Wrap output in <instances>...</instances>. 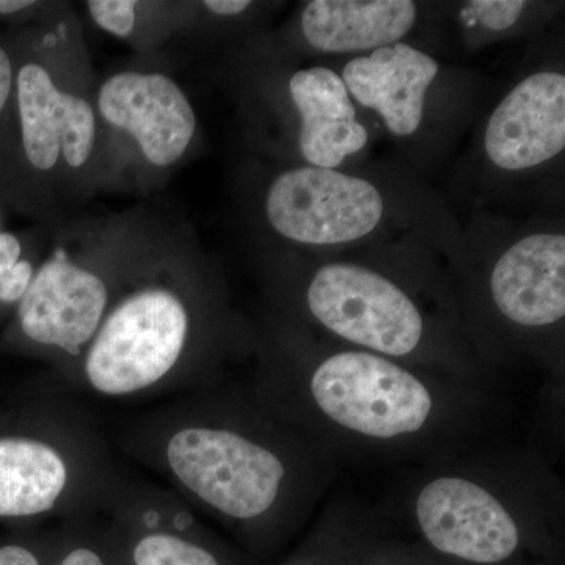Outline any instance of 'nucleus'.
<instances>
[{
	"label": "nucleus",
	"mask_w": 565,
	"mask_h": 565,
	"mask_svg": "<svg viewBox=\"0 0 565 565\" xmlns=\"http://www.w3.org/2000/svg\"><path fill=\"white\" fill-rule=\"evenodd\" d=\"M189 315L167 288L125 297L99 326L85 356V375L96 392L126 396L159 384L180 362Z\"/></svg>",
	"instance_id": "f257e3e1"
},
{
	"label": "nucleus",
	"mask_w": 565,
	"mask_h": 565,
	"mask_svg": "<svg viewBox=\"0 0 565 565\" xmlns=\"http://www.w3.org/2000/svg\"><path fill=\"white\" fill-rule=\"evenodd\" d=\"M311 393L334 423L377 438L416 433L433 411L429 392L414 374L367 352L327 359L316 370Z\"/></svg>",
	"instance_id": "f03ea898"
},
{
	"label": "nucleus",
	"mask_w": 565,
	"mask_h": 565,
	"mask_svg": "<svg viewBox=\"0 0 565 565\" xmlns=\"http://www.w3.org/2000/svg\"><path fill=\"white\" fill-rule=\"evenodd\" d=\"M170 470L204 503L234 519L269 511L285 467L269 449L230 430L185 427L167 445Z\"/></svg>",
	"instance_id": "7ed1b4c3"
},
{
	"label": "nucleus",
	"mask_w": 565,
	"mask_h": 565,
	"mask_svg": "<svg viewBox=\"0 0 565 565\" xmlns=\"http://www.w3.org/2000/svg\"><path fill=\"white\" fill-rule=\"evenodd\" d=\"M266 212L286 239L337 245L373 233L384 215V200L370 181L310 166L288 170L273 182Z\"/></svg>",
	"instance_id": "20e7f679"
},
{
	"label": "nucleus",
	"mask_w": 565,
	"mask_h": 565,
	"mask_svg": "<svg viewBox=\"0 0 565 565\" xmlns=\"http://www.w3.org/2000/svg\"><path fill=\"white\" fill-rule=\"evenodd\" d=\"M308 305L333 333L386 355H407L422 341L423 319L415 303L394 282L364 267H321L308 288Z\"/></svg>",
	"instance_id": "39448f33"
},
{
	"label": "nucleus",
	"mask_w": 565,
	"mask_h": 565,
	"mask_svg": "<svg viewBox=\"0 0 565 565\" xmlns=\"http://www.w3.org/2000/svg\"><path fill=\"white\" fill-rule=\"evenodd\" d=\"M98 107L104 120L128 132L156 167L180 161L195 136L196 117L180 85L161 73L122 71L104 81Z\"/></svg>",
	"instance_id": "423d86ee"
},
{
	"label": "nucleus",
	"mask_w": 565,
	"mask_h": 565,
	"mask_svg": "<svg viewBox=\"0 0 565 565\" xmlns=\"http://www.w3.org/2000/svg\"><path fill=\"white\" fill-rule=\"evenodd\" d=\"M416 514L435 548L471 563H501L519 545V530L500 501L465 479L440 478L424 487Z\"/></svg>",
	"instance_id": "0eeeda50"
},
{
	"label": "nucleus",
	"mask_w": 565,
	"mask_h": 565,
	"mask_svg": "<svg viewBox=\"0 0 565 565\" xmlns=\"http://www.w3.org/2000/svg\"><path fill=\"white\" fill-rule=\"evenodd\" d=\"M107 303L106 281L57 250L33 274L18 318L22 333L33 343L77 355L98 332Z\"/></svg>",
	"instance_id": "6e6552de"
},
{
	"label": "nucleus",
	"mask_w": 565,
	"mask_h": 565,
	"mask_svg": "<svg viewBox=\"0 0 565 565\" xmlns=\"http://www.w3.org/2000/svg\"><path fill=\"white\" fill-rule=\"evenodd\" d=\"M564 147L565 77L561 73L542 71L520 82L487 125V156L503 170L533 169Z\"/></svg>",
	"instance_id": "1a4fd4ad"
},
{
	"label": "nucleus",
	"mask_w": 565,
	"mask_h": 565,
	"mask_svg": "<svg viewBox=\"0 0 565 565\" xmlns=\"http://www.w3.org/2000/svg\"><path fill=\"white\" fill-rule=\"evenodd\" d=\"M17 90L22 147L29 162L41 172L54 169L61 158L71 169L84 167L96 140L90 103L62 92L40 63L22 66Z\"/></svg>",
	"instance_id": "9d476101"
},
{
	"label": "nucleus",
	"mask_w": 565,
	"mask_h": 565,
	"mask_svg": "<svg viewBox=\"0 0 565 565\" xmlns=\"http://www.w3.org/2000/svg\"><path fill=\"white\" fill-rule=\"evenodd\" d=\"M492 296L501 313L526 327L565 315V236L539 233L512 245L494 264Z\"/></svg>",
	"instance_id": "9b49d317"
},
{
	"label": "nucleus",
	"mask_w": 565,
	"mask_h": 565,
	"mask_svg": "<svg viewBox=\"0 0 565 565\" xmlns=\"http://www.w3.org/2000/svg\"><path fill=\"white\" fill-rule=\"evenodd\" d=\"M438 73L430 55L405 43L379 47L344 66L348 92L384 118L394 136H412L422 125L424 98Z\"/></svg>",
	"instance_id": "f8f14e48"
},
{
	"label": "nucleus",
	"mask_w": 565,
	"mask_h": 565,
	"mask_svg": "<svg viewBox=\"0 0 565 565\" xmlns=\"http://www.w3.org/2000/svg\"><path fill=\"white\" fill-rule=\"evenodd\" d=\"M289 93L302 120L300 151L313 167L337 169L362 151L367 132L356 120L343 79L329 68L302 70L289 81Z\"/></svg>",
	"instance_id": "ddd939ff"
},
{
	"label": "nucleus",
	"mask_w": 565,
	"mask_h": 565,
	"mask_svg": "<svg viewBox=\"0 0 565 565\" xmlns=\"http://www.w3.org/2000/svg\"><path fill=\"white\" fill-rule=\"evenodd\" d=\"M415 21L408 0H315L305 7L302 31L318 51H366L396 43Z\"/></svg>",
	"instance_id": "4468645a"
},
{
	"label": "nucleus",
	"mask_w": 565,
	"mask_h": 565,
	"mask_svg": "<svg viewBox=\"0 0 565 565\" xmlns=\"http://www.w3.org/2000/svg\"><path fill=\"white\" fill-rule=\"evenodd\" d=\"M68 484V468L54 446L24 435H0V519L51 511Z\"/></svg>",
	"instance_id": "2eb2a0df"
},
{
	"label": "nucleus",
	"mask_w": 565,
	"mask_h": 565,
	"mask_svg": "<svg viewBox=\"0 0 565 565\" xmlns=\"http://www.w3.org/2000/svg\"><path fill=\"white\" fill-rule=\"evenodd\" d=\"M136 565H218L202 546L172 534H148L134 548Z\"/></svg>",
	"instance_id": "dca6fc26"
},
{
	"label": "nucleus",
	"mask_w": 565,
	"mask_h": 565,
	"mask_svg": "<svg viewBox=\"0 0 565 565\" xmlns=\"http://www.w3.org/2000/svg\"><path fill=\"white\" fill-rule=\"evenodd\" d=\"M21 243L10 233H0V302L17 303L31 285L33 266L21 259Z\"/></svg>",
	"instance_id": "f3484780"
},
{
	"label": "nucleus",
	"mask_w": 565,
	"mask_h": 565,
	"mask_svg": "<svg viewBox=\"0 0 565 565\" xmlns=\"http://www.w3.org/2000/svg\"><path fill=\"white\" fill-rule=\"evenodd\" d=\"M92 20L110 35L126 39L136 28L137 2L132 0H92L87 2Z\"/></svg>",
	"instance_id": "a211bd4d"
},
{
	"label": "nucleus",
	"mask_w": 565,
	"mask_h": 565,
	"mask_svg": "<svg viewBox=\"0 0 565 565\" xmlns=\"http://www.w3.org/2000/svg\"><path fill=\"white\" fill-rule=\"evenodd\" d=\"M525 6L520 0H475L470 3V11L489 31L501 32L520 20Z\"/></svg>",
	"instance_id": "6ab92c4d"
},
{
	"label": "nucleus",
	"mask_w": 565,
	"mask_h": 565,
	"mask_svg": "<svg viewBox=\"0 0 565 565\" xmlns=\"http://www.w3.org/2000/svg\"><path fill=\"white\" fill-rule=\"evenodd\" d=\"M0 565H40L31 550L18 544L0 546Z\"/></svg>",
	"instance_id": "aec40b11"
},
{
	"label": "nucleus",
	"mask_w": 565,
	"mask_h": 565,
	"mask_svg": "<svg viewBox=\"0 0 565 565\" xmlns=\"http://www.w3.org/2000/svg\"><path fill=\"white\" fill-rule=\"evenodd\" d=\"M11 87H13V66L9 54L0 46V111L9 102Z\"/></svg>",
	"instance_id": "412c9836"
},
{
	"label": "nucleus",
	"mask_w": 565,
	"mask_h": 565,
	"mask_svg": "<svg viewBox=\"0 0 565 565\" xmlns=\"http://www.w3.org/2000/svg\"><path fill=\"white\" fill-rule=\"evenodd\" d=\"M204 7L218 17H236V14L244 13L250 7V2L247 0H206Z\"/></svg>",
	"instance_id": "4be33fe9"
},
{
	"label": "nucleus",
	"mask_w": 565,
	"mask_h": 565,
	"mask_svg": "<svg viewBox=\"0 0 565 565\" xmlns=\"http://www.w3.org/2000/svg\"><path fill=\"white\" fill-rule=\"evenodd\" d=\"M61 565H104L102 557L88 548H76L70 553Z\"/></svg>",
	"instance_id": "5701e85b"
},
{
	"label": "nucleus",
	"mask_w": 565,
	"mask_h": 565,
	"mask_svg": "<svg viewBox=\"0 0 565 565\" xmlns=\"http://www.w3.org/2000/svg\"><path fill=\"white\" fill-rule=\"evenodd\" d=\"M35 2L29 0H0V14H13L18 11L31 9Z\"/></svg>",
	"instance_id": "b1692460"
}]
</instances>
